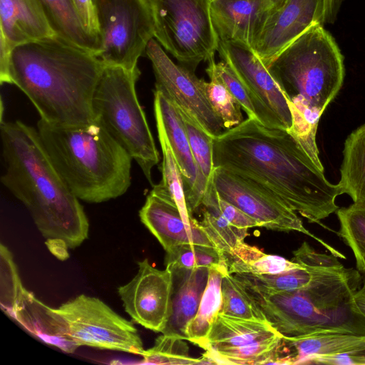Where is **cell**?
<instances>
[{"mask_svg":"<svg viewBox=\"0 0 365 365\" xmlns=\"http://www.w3.org/2000/svg\"><path fill=\"white\" fill-rule=\"evenodd\" d=\"M227 272L226 264L209 269L207 284L202 294L198 310L187 326L186 330L187 340L202 349L211 327L221 309L222 280Z\"/></svg>","mask_w":365,"mask_h":365,"instance_id":"28","label":"cell"},{"mask_svg":"<svg viewBox=\"0 0 365 365\" xmlns=\"http://www.w3.org/2000/svg\"><path fill=\"white\" fill-rule=\"evenodd\" d=\"M213 156L215 168L263 185L309 222L319 223L339 209L341 188L287 130L247 118L213 138Z\"/></svg>","mask_w":365,"mask_h":365,"instance_id":"1","label":"cell"},{"mask_svg":"<svg viewBox=\"0 0 365 365\" xmlns=\"http://www.w3.org/2000/svg\"><path fill=\"white\" fill-rule=\"evenodd\" d=\"M282 339L278 334L237 346L207 349L202 356L207 364H275Z\"/></svg>","mask_w":365,"mask_h":365,"instance_id":"30","label":"cell"},{"mask_svg":"<svg viewBox=\"0 0 365 365\" xmlns=\"http://www.w3.org/2000/svg\"><path fill=\"white\" fill-rule=\"evenodd\" d=\"M205 204L214 205L224 217L237 227L245 229L259 227L258 222L253 218L234 205L221 198L215 187L205 195L201 206Z\"/></svg>","mask_w":365,"mask_h":365,"instance_id":"40","label":"cell"},{"mask_svg":"<svg viewBox=\"0 0 365 365\" xmlns=\"http://www.w3.org/2000/svg\"><path fill=\"white\" fill-rule=\"evenodd\" d=\"M292 260L302 266L276 274H232L242 283L259 289L287 292L305 288L323 276L344 267L337 257L319 252L307 242L293 252Z\"/></svg>","mask_w":365,"mask_h":365,"instance_id":"18","label":"cell"},{"mask_svg":"<svg viewBox=\"0 0 365 365\" xmlns=\"http://www.w3.org/2000/svg\"><path fill=\"white\" fill-rule=\"evenodd\" d=\"M269 71L287 98L292 126L287 130L322 166L316 143L322 114L341 89L344 56L332 35L314 24L273 60Z\"/></svg>","mask_w":365,"mask_h":365,"instance_id":"4","label":"cell"},{"mask_svg":"<svg viewBox=\"0 0 365 365\" xmlns=\"http://www.w3.org/2000/svg\"><path fill=\"white\" fill-rule=\"evenodd\" d=\"M226 264L223 253L216 248L202 245L183 244L166 252V267L197 269Z\"/></svg>","mask_w":365,"mask_h":365,"instance_id":"37","label":"cell"},{"mask_svg":"<svg viewBox=\"0 0 365 365\" xmlns=\"http://www.w3.org/2000/svg\"><path fill=\"white\" fill-rule=\"evenodd\" d=\"M354 302L357 310L365 317V283L354 294Z\"/></svg>","mask_w":365,"mask_h":365,"instance_id":"45","label":"cell"},{"mask_svg":"<svg viewBox=\"0 0 365 365\" xmlns=\"http://www.w3.org/2000/svg\"><path fill=\"white\" fill-rule=\"evenodd\" d=\"M135 276L118 288L125 311L138 324L163 332L171 314V271L158 269L147 258L138 262Z\"/></svg>","mask_w":365,"mask_h":365,"instance_id":"13","label":"cell"},{"mask_svg":"<svg viewBox=\"0 0 365 365\" xmlns=\"http://www.w3.org/2000/svg\"><path fill=\"white\" fill-rule=\"evenodd\" d=\"M154 110L160 116L170 146L181 173L190 213L201 206L197 192V168L186 127L177 106L163 92L154 91Z\"/></svg>","mask_w":365,"mask_h":365,"instance_id":"19","label":"cell"},{"mask_svg":"<svg viewBox=\"0 0 365 365\" xmlns=\"http://www.w3.org/2000/svg\"><path fill=\"white\" fill-rule=\"evenodd\" d=\"M362 276V282L365 283V271L360 272Z\"/></svg>","mask_w":365,"mask_h":365,"instance_id":"47","label":"cell"},{"mask_svg":"<svg viewBox=\"0 0 365 365\" xmlns=\"http://www.w3.org/2000/svg\"><path fill=\"white\" fill-rule=\"evenodd\" d=\"M206 72L212 73L225 85L247 118H255L269 128L286 130L277 115L250 90L227 63L223 60L216 63L213 58L208 61Z\"/></svg>","mask_w":365,"mask_h":365,"instance_id":"26","label":"cell"},{"mask_svg":"<svg viewBox=\"0 0 365 365\" xmlns=\"http://www.w3.org/2000/svg\"><path fill=\"white\" fill-rule=\"evenodd\" d=\"M78 346L142 356L137 329L101 299L81 294L55 308Z\"/></svg>","mask_w":365,"mask_h":365,"instance_id":"10","label":"cell"},{"mask_svg":"<svg viewBox=\"0 0 365 365\" xmlns=\"http://www.w3.org/2000/svg\"><path fill=\"white\" fill-rule=\"evenodd\" d=\"M338 185L349 195L354 207L365 209V123L347 137Z\"/></svg>","mask_w":365,"mask_h":365,"instance_id":"25","label":"cell"},{"mask_svg":"<svg viewBox=\"0 0 365 365\" xmlns=\"http://www.w3.org/2000/svg\"><path fill=\"white\" fill-rule=\"evenodd\" d=\"M105 66L93 52L53 34L12 48L10 84L48 123L86 125L96 120L93 98Z\"/></svg>","mask_w":365,"mask_h":365,"instance_id":"2","label":"cell"},{"mask_svg":"<svg viewBox=\"0 0 365 365\" xmlns=\"http://www.w3.org/2000/svg\"><path fill=\"white\" fill-rule=\"evenodd\" d=\"M178 107V106H177ZM197 168V192L202 202L205 193L214 187L213 138L187 112L179 108Z\"/></svg>","mask_w":365,"mask_h":365,"instance_id":"31","label":"cell"},{"mask_svg":"<svg viewBox=\"0 0 365 365\" xmlns=\"http://www.w3.org/2000/svg\"><path fill=\"white\" fill-rule=\"evenodd\" d=\"M200 224L215 247L222 253L230 252L249 235L248 229L232 225L211 204L202 205Z\"/></svg>","mask_w":365,"mask_h":365,"instance_id":"34","label":"cell"},{"mask_svg":"<svg viewBox=\"0 0 365 365\" xmlns=\"http://www.w3.org/2000/svg\"><path fill=\"white\" fill-rule=\"evenodd\" d=\"M5 172L2 184L26 207L46 240L68 248L88 237L89 223L80 200L53 164L37 128L21 120H1Z\"/></svg>","mask_w":365,"mask_h":365,"instance_id":"3","label":"cell"},{"mask_svg":"<svg viewBox=\"0 0 365 365\" xmlns=\"http://www.w3.org/2000/svg\"><path fill=\"white\" fill-rule=\"evenodd\" d=\"M271 10V13L279 10L287 0H264Z\"/></svg>","mask_w":365,"mask_h":365,"instance_id":"46","label":"cell"},{"mask_svg":"<svg viewBox=\"0 0 365 365\" xmlns=\"http://www.w3.org/2000/svg\"><path fill=\"white\" fill-rule=\"evenodd\" d=\"M336 213L340 225L336 234L351 249L356 269L362 272L365 271V209L351 205L339 208Z\"/></svg>","mask_w":365,"mask_h":365,"instance_id":"35","label":"cell"},{"mask_svg":"<svg viewBox=\"0 0 365 365\" xmlns=\"http://www.w3.org/2000/svg\"><path fill=\"white\" fill-rule=\"evenodd\" d=\"M242 284L267 322L282 336L324 333L365 335V317L354 302V294L362 284L357 269L344 267L294 291H266Z\"/></svg>","mask_w":365,"mask_h":365,"instance_id":"6","label":"cell"},{"mask_svg":"<svg viewBox=\"0 0 365 365\" xmlns=\"http://www.w3.org/2000/svg\"><path fill=\"white\" fill-rule=\"evenodd\" d=\"M36 128L53 164L79 200L101 203L127 192L133 158L97 120L60 126L40 119Z\"/></svg>","mask_w":365,"mask_h":365,"instance_id":"5","label":"cell"},{"mask_svg":"<svg viewBox=\"0 0 365 365\" xmlns=\"http://www.w3.org/2000/svg\"><path fill=\"white\" fill-rule=\"evenodd\" d=\"M172 272L171 314L162 334L187 340L186 330L195 317L207 284L208 267H166Z\"/></svg>","mask_w":365,"mask_h":365,"instance_id":"20","label":"cell"},{"mask_svg":"<svg viewBox=\"0 0 365 365\" xmlns=\"http://www.w3.org/2000/svg\"><path fill=\"white\" fill-rule=\"evenodd\" d=\"M150 59L156 90L163 92L179 108L187 112L213 138L225 130L203 90V78L168 57L161 45L151 39L145 49Z\"/></svg>","mask_w":365,"mask_h":365,"instance_id":"12","label":"cell"},{"mask_svg":"<svg viewBox=\"0 0 365 365\" xmlns=\"http://www.w3.org/2000/svg\"><path fill=\"white\" fill-rule=\"evenodd\" d=\"M139 217L166 252L183 244L215 247L200 222L195 225L184 222L175 202L161 181L153 185L139 211Z\"/></svg>","mask_w":365,"mask_h":365,"instance_id":"15","label":"cell"},{"mask_svg":"<svg viewBox=\"0 0 365 365\" xmlns=\"http://www.w3.org/2000/svg\"><path fill=\"white\" fill-rule=\"evenodd\" d=\"M158 135L163 153L161 165L162 183L175 202L184 222L195 225L198 221L190 213L185 199L183 181L170 146L160 115L154 110Z\"/></svg>","mask_w":365,"mask_h":365,"instance_id":"32","label":"cell"},{"mask_svg":"<svg viewBox=\"0 0 365 365\" xmlns=\"http://www.w3.org/2000/svg\"><path fill=\"white\" fill-rule=\"evenodd\" d=\"M101 49L97 57L105 66L138 68L140 57L154 38L148 0H93Z\"/></svg>","mask_w":365,"mask_h":365,"instance_id":"9","label":"cell"},{"mask_svg":"<svg viewBox=\"0 0 365 365\" xmlns=\"http://www.w3.org/2000/svg\"><path fill=\"white\" fill-rule=\"evenodd\" d=\"M271 14L264 0H214L212 25L219 41L254 49Z\"/></svg>","mask_w":365,"mask_h":365,"instance_id":"17","label":"cell"},{"mask_svg":"<svg viewBox=\"0 0 365 365\" xmlns=\"http://www.w3.org/2000/svg\"><path fill=\"white\" fill-rule=\"evenodd\" d=\"M0 304L4 312L10 318L25 288L19 275L10 250L0 245Z\"/></svg>","mask_w":365,"mask_h":365,"instance_id":"39","label":"cell"},{"mask_svg":"<svg viewBox=\"0 0 365 365\" xmlns=\"http://www.w3.org/2000/svg\"><path fill=\"white\" fill-rule=\"evenodd\" d=\"M185 339L163 334L155 341L154 345L144 350L142 357L144 364L168 365L207 364L202 356L194 358L190 355L189 347Z\"/></svg>","mask_w":365,"mask_h":365,"instance_id":"36","label":"cell"},{"mask_svg":"<svg viewBox=\"0 0 365 365\" xmlns=\"http://www.w3.org/2000/svg\"><path fill=\"white\" fill-rule=\"evenodd\" d=\"M214 1V0H211V1Z\"/></svg>","mask_w":365,"mask_h":365,"instance_id":"48","label":"cell"},{"mask_svg":"<svg viewBox=\"0 0 365 365\" xmlns=\"http://www.w3.org/2000/svg\"><path fill=\"white\" fill-rule=\"evenodd\" d=\"M139 68L129 71L106 66L96 88L93 109L96 119L128 153L153 185L152 169L160 155L139 103L135 84Z\"/></svg>","mask_w":365,"mask_h":365,"instance_id":"7","label":"cell"},{"mask_svg":"<svg viewBox=\"0 0 365 365\" xmlns=\"http://www.w3.org/2000/svg\"><path fill=\"white\" fill-rule=\"evenodd\" d=\"M44 14L53 33L80 47L100 51L98 41L88 34L72 0H40Z\"/></svg>","mask_w":365,"mask_h":365,"instance_id":"27","label":"cell"},{"mask_svg":"<svg viewBox=\"0 0 365 365\" xmlns=\"http://www.w3.org/2000/svg\"><path fill=\"white\" fill-rule=\"evenodd\" d=\"M72 1L86 31L100 43L98 26L93 0H72Z\"/></svg>","mask_w":365,"mask_h":365,"instance_id":"42","label":"cell"},{"mask_svg":"<svg viewBox=\"0 0 365 365\" xmlns=\"http://www.w3.org/2000/svg\"><path fill=\"white\" fill-rule=\"evenodd\" d=\"M220 313L247 319L267 322L262 312L244 284L232 274L226 273L221 284Z\"/></svg>","mask_w":365,"mask_h":365,"instance_id":"33","label":"cell"},{"mask_svg":"<svg viewBox=\"0 0 365 365\" xmlns=\"http://www.w3.org/2000/svg\"><path fill=\"white\" fill-rule=\"evenodd\" d=\"M206 73L210 81H204L203 90L212 109L221 119L225 130L240 125L245 120L240 103L212 73Z\"/></svg>","mask_w":365,"mask_h":365,"instance_id":"38","label":"cell"},{"mask_svg":"<svg viewBox=\"0 0 365 365\" xmlns=\"http://www.w3.org/2000/svg\"><path fill=\"white\" fill-rule=\"evenodd\" d=\"M53 34L40 0H0V39L11 49Z\"/></svg>","mask_w":365,"mask_h":365,"instance_id":"22","label":"cell"},{"mask_svg":"<svg viewBox=\"0 0 365 365\" xmlns=\"http://www.w3.org/2000/svg\"><path fill=\"white\" fill-rule=\"evenodd\" d=\"M314 24L324 25L323 0H287L270 14L253 51L268 68L280 52Z\"/></svg>","mask_w":365,"mask_h":365,"instance_id":"14","label":"cell"},{"mask_svg":"<svg viewBox=\"0 0 365 365\" xmlns=\"http://www.w3.org/2000/svg\"><path fill=\"white\" fill-rule=\"evenodd\" d=\"M237 76L283 123L286 130L292 126V116L282 87L257 56L242 45L219 41L217 51Z\"/></svg>","mask_w":365,"mask_h":365,"instance_id":"16","label":"cell"},{"mask_svg":"<svg viewBox=\"0 0 365 365\" xmlns=\"http://www.w3.org/2000/svg\"><path fill=\"white\" fill-rule=\"evenodd\" d=\"M11 318L33 336L64 352L71 354L79 347L55 308L46 305L26 289Z\"/></svg>","mask_w":365,"mask_h":365,"instance_id":"21","label":"cell"},{"mask_svg":"<svg viewBox=\"0 0 365 365\" xmlns=\"http://www.w3.org/2000/svg\"><path fill=\"white\" fill-rule=\"evenodd\" d=\"M344 0H323L324 24H334Z\"/></svg>","mask_w":365,"mask_h":365,"instance_id":"43","label":"cell"},{"mask_svg":"<svg viewBox=\"0 0 365 365\" xmlns=\"http://www.w3.org/2000/svg\"><path fill=\"white\" fill-rule=\"evenodd\" d=\"M154 38L192 71L213 58L219 40L210 14L211 0H148Z\"/></svg>","mask_w":365,"mask_h":365,"instance_id":"8","label":"cell"},{"mask_svg":"<svg viewBox=\"0 0 365 365\" xmlns=\"http://www.w3.org/2000/svg\"><path fill=\"white\" fill-rule=\"evenodd\" d=\"M213 182L221 198L253 218L259 227L301 232L315 240L335 257L346 259L342 253L307 230L296 212L263 185L221 168H215Z\"/></svg>","mask_w":365,"mask_h":365,"instance_id":"11","label":"cell"},{"mask_svg":"<svg viewBox=\"0 0 365 365\" xmlns=\"http://www.w3.org/2000/svg\"><path fill=\"white\" fill-rule=\"evenodd\" d=\"M365 346V335L324 333L282 336L275 364H306L319 356L335 355Z\"/></svg>","mask_w":365,"mask_h":365,"instance_id":"23","label":"cell"},{"mask_svg":"<svg viewBox=\"0 0 365 365\" xmlns=\"http://www.w3.org/2000/svg\"><path fill=\"white\" fill-rule=\"evenodd\" d=\"M306 364L365 365V346L339 354L314 356Z\"/></svg>","mask_w":365,"mask_h":365,"instance_id":"41","label":"cell"},{"mask_svg":"<svg viewBox=\"0 0 365 365\" xmlns=\"http://www.w3.org/2000/svg\"><path fill=\"white\" fill-rule=\"evenodd\" d=\"M223 255L230 274H276L302 266L292 259L267 255L244 241Z\"/></svg>","mask_w":365,"mask_h":365,"instance_id":"29","label":"cell"},{"mask_svg":"<svg viewBox=\"0 0 365 365\" xmlns=\"http://www.w3.org/2000/svg\"><path fill=\"white\" fill-rule=\"evenodd\" d=\"M46 243L48 249L56 257L61 260L68 258V253L67 250L68 247L63 241L60 240H46Z\"/></svg>","mask_w":365,"mask_h":365,"instance_id":"44","label":"cell"},{"mask_svg":"<svg viewBox=\"0 0 365 365\" xmlns=\"http://www.w3.org/2000/svg\"><path fill=\"white\" fill-rule=\"evenodd\" d=\"M267 322L219 313L202 349H221L246 344L278 334Z\"/></svg>","mask_w":365,"mask_h":365,"instance_id":"24","label":"cell"}]
</instances>
